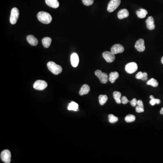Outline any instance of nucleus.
I'll use <instances>...</instances> for the list:
<instances>
[{
	"instance_id": "1",
	"label": "nucleus",
	"mask_w": 163,
	"mask_h": 163,
	"mask_svg": "<svg viewBox=\"0 0 163 163\" xmlns=\"http://www.w3.org/2000/svg\"><path fill=\"white\" fill-rule=\"evenodd\" d=\"M38 19L42 23L49 24L51 23L52 18L50 14L45 12H40L37 14Z\"/></svg>"
},
{
	"instance_id": "2",
	"label": "nucleus",
	"mask_w": 163,
	"mask_h": 163,
	"mask_svg": "<svg viewBox=\"0 0 163 163\" xmlns=\"http://www.w3.org/2000/svg\"><path fill=\"white\" fill-rule=\"evenodd\" d=\"M48 69L54 74L58 75L62 72V68L53 61H50L47 63Z\"/></svg>"
},
{
	"instance_id": "3",
	"label": "nucleus",
	"mask_w": 163,
	"mask_h": 163,
	"mask_svg": "<svg viewBox=\"0 0 163 163\" xmlns=\"http://www.w3.org/2000/svg\"><path fill=\"white\" fill-rule=\"evenodd\" d=\"M19 10L16 7L13 8L11 10L10 16V22L12 25L16 24L19 17Z\"/></svg>"
},
{
	"instance_id": "4",
	"label": "nucleus",
	"mask_w": 163,
	"mask_h": 163,
	"mask_svg": "<svg viewBox=\"0 0 163 163\" xmlns=\"http://www.w3.org/2000/svg\"><path fill=\"white\" fill-rule=\"evenodd\" d=\"M121 2V0H111L107 8V11L109 12H114L119 6Z\"/></svg>"
},
{
	"instance_id": "5",
	"label": "nucleus",
	"mask_w": 163,
	"mask_h": 163,
	"mask_svg": "<svg viewBox=\"0 0 163 163\" xmlns=\"http://www.w3.org/2000/svg\"><path fill=\"white\" fill-rule=\"evenodd\" d=\"M96 77L99 79L101 83L105 84L107 82L108 80V75L106 73H102L100 70H96L95 72Z\"/></svg>"
},
{
	"instance_id": "6",
	"label": "nucleus",
	"mask_w": 163,
	"mask_h": 163,
	"mask_svg": "<svg viewBox=\"0 0 163 163\" xmlns=\"http://www.w3.org/2000/svg\"><path fill=\"white\" fill-rule=\"evenodd\" d=\"M1 159L4 163H10L11 161V153L8 149H5L1 154Z\"/></svg>"
},
{
	"instance_id": "7",
	"label": "nucleus",
	"mask_w": 163,
	"mask_h": 163,
	"mask_svg": "<svg viewBox=\"0 0 163 163\" xmlns=\"http://www.w3.org/2000/svg\"><path fill=\"white\" fill-rule=\"evenodd\" d=\"M47 86V83L45 81L41 80H38L36 81L33 85L34 88L38 90H44Z\"/></svg>"
},
{
	"instance_id": "8",
	"label": "nucleus",
	"mask_w": 163,
	"mask_h": 163,
	"mask_svg": "<svg viewBox=\"0 0 163 163\" xmlns=\"http://www.w3.org/2000/svg\"><path fill=\"white\" fill-rule=\"evenodd\" d=\"M138 69L137 63L135 62H131L127 63L125 66V70L127 73L132 74L135 73Z\"/></svg>"
},
{
	"instance_id": "9",
	"label": "nucleus",
	"mask_w": 163,
	"mask_h": 163,
	"mask_svg": "<svg viewBox=\"0 0 163 163\" xmlns=\"http://www.w3.org/2000/svg\"><path fill=\"white\" fill-rule=\"evenodd\" d=\"M104 59L108 63H112L115 59V55L111 52L105 51L102 53Z\"/></svg>"
},
{
	"instance_id": "10",
	"label": "nucleus",
	"mask_w": 163,
	"mask_h": 163,
	"mask_svg": "<svg viewBox=\"0 0 163 163\" xmlns=\"http://www.w3.org/2000/svg\"><path fill=\"white\" fill-rule=\"evenodd\" d=\"M124 51V48L122 45L120 44H115L112 46L111 52L114 55L119 53H122Z\"/></svg>"
},
{
	"instance_id": "11",
	"label": "nucleus",
	"mask_w": 163,
	"mask_h": 163,
	"mask_svg": "<svg viewBox=\"0 0 163 163\" xmlns=\"http://www.w3.org/2000/svg\"><path fill=\"white\" fill-rule=\"evenodd\" d=\"M135 47L136 49L139 52H143L145 49L144 40L142 39H138L135 44Z\"/></svg>"
},
{
	"instance_id": "12",
	"label": "nucleus",
	"mask_w": 163,
	"mask_h": 163,
	"mask_svg": "<svg viewBox=\"0 0 163 163\" xmlns=\"http://www.w3.org/2000/svg\"><path fill=\"white\" fill-rule=\"evenodd\" d=\"M79 57L77 53H72L70 57V61L71 65L73 67H77L79 63Z\"/></svg>"
},
{
	"instance_id": "13",
	"label": "nucleus",
	"mask_w": 163,
	"mask_h": 163,
	"mask_svg": "<svg viewBox=\"0 0 163 163\" xmlns=\"http://www.w3.org/2000/svg\"><path fill=\"white\" fill-rule=\"evenodd\" d=\"M146 27L149 30H153L155 28V25L154 24V20L153 17L149 16L146 20Z\"/></svg>"
},
{
	"instance_id": "14",
	"label": "nucleus",
	"mask_w": 163,
	"mask_h": 163,
	"mask_svg": "<svg viewBox=\"0 0 163 163\" xmlns=\"http://www.w3.org/2000/svg\"><path fill=\"white\" fill-rule=\"evenodd\" d=\"M129 16V12L126 9H123L120 10L117 14V16L119 19H123L124 18H126Z\"/></svg>"
},
{
	"instance_id": "15",
	"label": "nucleus",
	"mask_w": 163,
	"mask_h": 163,
	"mask_svg": "<svg viewBox=\"0 0 163 163\" xmlns=\"http://www.w3.org/2000/svg\"><path fill=\"white\" fill-rule=\"evenodd\" d=\"M45 2L48 6L52 8H57L59 6L58 0H45Z\"/></svg>"
},
{
	"instance_id": "16",
	"label": "nucleus",
	"mask_w": 163,
	"mask_h": 163,
	"mask_svg": "<svg viewBox=\"0 0 163 163\" xmlns=\"http://www.w3.org/2000/svg\"><path fill=\"white\" fill-rule=\"evenodd\" d=\"M26 39L28 42L32 46H36L37 45L38 41L37 39L34 36L29 35L27 36Z\"/></svg>"
},
{
	"instance_id": "17",
	"label": "nucleus",
	"mask_w": 163,
	"mask_h": 163,
	"mask_svg": "<svg viewBox=\"0 0 163 163\" xmlns=\"http://www.w3.org/2000/svg\"><path fill=\"white\" fill-rule=\"evenodd\" d=\"M90 90V86H89L88 85L84 84L81 87L79 93L80 96H83L84 95L87 94L88 93H89Z\"/></svg>"
},
{
	"instance_id": "18",
	"label": "nucleus",
	"mask_w": 163,
	"mask_h": 163,
	"mask_svg": "<svg viewBox=\"0 0 163 163\" xmlns=\"http://www.w3.org/2000/svg\"><path fill=\"white\" fill-rule=\"evenodd\" d=\"M119 76V75L118 72H112L110 73L109 74V80L110 81L111 83H113L116 82V80L118 79Z\"/></svg>"
},
{
	"instance_id": "19",
	"label": "nucleus",
	"mask_w": 163,
	"mask_h": 163,
	"mask_svg": "<svg viewBox=\"0 0 163 163\" xmlns=\"http://www.w3.org/2000/svg\"><path fill=\"white\" fill-rule=\"evenodd\" d=\"M136 13L138 17L141 19L145 18L148 14L147 11L144 9H140L139 10H137Z\"/></svg>"
},
{
	"instance_id": "20",
	"label": "nucleus",
	"mask_w": 163,
	"mask_h": 163,
	"mask_svg": "<svg viewBox=\"0 0 163 163\" xmlns=\"http://www.w3.org/2000/svg\"><path fill=\"white\" fill-rule=\"evenodd\" d=\"M42 42L44 47L45 48H48L51 45L52 39L50 37H46L44 38L42 40Z\"/></svg>"
},
{
	"instance_id": "21",
	"label": "nucleus",
	"mask_w": 163,
	"mask_h": 163,
	"mask_svg": "<svg viewBox=\"0 0 163 163\" xmlns=\"http://www.w3.org/2000/svg\"><path fill=\"white\" fill-rule=\"evenodd\" d=\"M113 96L114 99L115 100L117 104L121 103L122 94L121 92L118 91H115L113 93Z\"/></svg>"
},
{
	"instance_id": "22",
	"label": "nucleus",
	"mask_w": 163,
	"mask_h": 163,
	"mask_svg": "<svg viewBox=\"0 0 163 163\" xmlns=\"http://www.w3.org/2000/svg\"><path fill=\"white\" fill-rule=\"evenodd\" d=\"M148 74L147 73L139 72L136 75V78L138 79H142V80L145 81L147 79Z\"/></svg>"
},
{
	"instance_id": "23",
	"label": "nucleus",
	"mask_w": 163,
	"mask_h": 163,
	"mask_svg": "<svg viewBox=\"0 0 163 163\" xmlns=\"http://www.w3.org/2000/svg\"><path fill=\"white\" fill-rule=\"evenodd\" d=\"M68 109L69 111H79V105L76 102H72L69 104Z\"/></svg>"
},
{
	"instance_id": "24",
	"label": "nucleus",
	"mask_w": 163,
	"mask_h": 163,
	"mask_svg": "<svg viewBox=\"0 0 163 163\" xmlns=\"http://www.w3.org/2000/svg\"><path fill=\"white\" fill-rule=\"evenodd\" d=\"M108 100V97L106 95H100L99 96V102L101 105H103Z\"/></svg>"
},
{
	"instance_id": "25",
	"label": "nucleus",
	"mask_w": 163,
	"mask_h": 163,
	"mask_svg": "<svg viewBox=\"0 0 163 163\" xmlns=\"http://www.w3.org/2000/svg\"><path fill=\"white\" fill-rule=\"evenodd\" d=\"M147 84L150 85L151 86H153V87H157V86H158L159 83L156 79L152 78L148 81Z\"/></svg>"
},
{
	"instance_id": "26",
	"label": "nucleus",
	"mask_w": 163,
	"mask_h": 163,
	"mask_svg": "<svg viewBox=\"0 0 163 163\" xmlns=\"http://www.w3.org/2000/svg\"><path fill=\"white\" fill-rule=\"evenodd\" d=\"M126 122L128 123L133 122L136 120V116L132 114H129L126 116L125 118Z\"/></svg>"
},
{
	"instance_id": "27",
	"label": "nucleus",
	"mask_w": 163,
	"mask_h": 163,
	"mask_svg": "<svg viewBox=\"0 0 163 163\" xmlns=\"http://www.w3.org/2000/svg\"><path fill=\"white\" fill-rule=\"evenodd\" d=\"M109 121L111 123H115L118 121V117L113 115V114H109L108 115Z\"/></svg>"
},
{
	"instance_id": "28",
	"label": "nucleus",
	"mask_w": 163,
	"mask_h": 163,
	"mask_svg": "<svg viewBox=\"0 0 163 163\" xmlns=\"http://www.w3.org/2000/svg\"><path fill=\"white\" fill-rule=\"evenodd\" d=\"M160 100L159 99H156L154 97L152 99H151V100L149 102V103L152 106H154L155 104H159L160 103Z\"/></svg>"
},
{
	"instance_id": "29",
	"label": "nucleus",
	"mask_w": 163,
	"mask_h": 163,
	"mask_svg": "<svg viewBox=\"0 0 163 163\" xmlns=\"http://www.w3.org/2000/svg\"><path fill=\"white\" fill-rule=\"evenodd\" d=\"M82 2L85 6H89L93 3L94 0H82Z\"/></svg>"
},
{
	"instance_id": "30",
	"label": "nucleus",
	"mask_w": 163,
	"mask_h": 163,
	"mask_svg": "<svg viewBox=\"0 0 163 163\" xmlns=\"http://www.w3.org/2000/svg\"><path fill=\"white\" fill-rule=\"evenodd\" d=\"M129 102H130V101L128 100L126 96H122L121 98V103H122V104H126Z\"/></svg>"
},
{
	"instance_id": "31",
	"label": "nucleus",
	"mask_w": 163,
	"mask_h": 163,
	"mask_svg": "<svg viewBox=\"0 0 163 163\" xmlns=\"http://www.w3.org/2000/svg\"><path fill=\"white\" fill-rule=\"evenodd\" d=\"M136 112L138 113H141V112H144V107H142V106H136Z\"/></svg>"
},
{
	"instance_id": "32",
	"label": "nucleus",
	"mask_w": 163,
	"mask_h": 163,
	"mask_svg": "<svg viewBox=\"0 0 163 163\" xmlns=\"http://www.w3.org/2000/svg\"><path fill=\"white\" fill-rule=\"evenodd\" d=\"M131 104L132 106H136L137 103V100L136 98H134L132 101H130Z\"/></svg>"
},
{
	"instance_id": "33",
	"label": "nucleus",
	"mask_w": 163,
	"mask_h": 163,
	"mask_svg": "<svg viewBox=\"0 0 163 163\" xmlns=\"http://www.w3.org/2000/svg\"><path fill=\"white\" fill-rule=\"evenodd\" d=\"M137 105L138 106H142V107H144V105L143 102H142V100H140L137 101Z\"/></svg>"
},
{
	"instance_id": "34",
	"label": "nucleus",
	"mask_w": 163,
	"mask_h": 163,
	"mask_svg": "<svg viewBox=\"0 0 163 163\" xmlns=\"http://www.w3.org/2000/svg\"><path fill=\"white\" fill-rule=\"evenodd\" d=\"M160 114H162V115H163V108H162V109H161V110H160Z\"/></svg>"
},
{
	"instance_id": "35",
	"label": "nucleus",
	"mask_w": 163,
	"mask_h": 163,
	"mask_svg": "<svg viewBox=\"0 0 163 163\" xmlns=\"http://www.w3.org/2000/svg\"><path fill=\"white\" fill-rule=\"evenodd\" d=\"M149 97H150V99H152V98H153L154 97V96H153L152 95H151V96H149Z\"/></svg>"
},
{
	"instance_id": "36",
	"label": "nucleus",
	"mask_w": 163,
	"mask_h": 163,
	"mask_svg": "<svg viewBox=\"0 0 163 163\" xmlns=\"http://www.w3.org/2000/svg\"><path fill=\"white\" fill-rule=\"evenodd\" d=\"M161 63H162V64H163V57L161 59Z\"/></svg>"
}]
</instances>
